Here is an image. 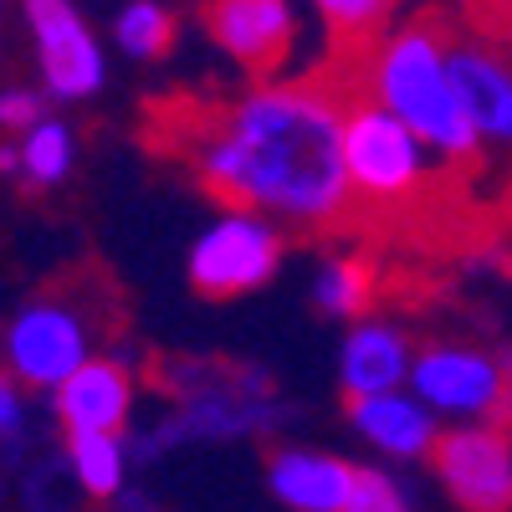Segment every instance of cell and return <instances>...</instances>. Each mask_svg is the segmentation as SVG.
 I'll list each match as a JSON object with an SVG mask.
<instances>
[{
  "label": "cell",
  "instance_id": "1",
  "mask_svg": "<svg viewBox=\"0 0 512 512\" xmlns=\"http://www.w3.org/2000/svg\"><path fill=\"white\" fill-rule=\"evenodd\" d=\"M149 144L190 164L195 185L231 216L272 210L297 231H354L338 123L323 77L256 88L241 103H149Z\"/></svg>",
  "mask_w": 512,
  "mask_h": 512
},
{
  "label": "cell",
  "instance_id": "2",
  "mask_svg": "<svg viewBox=\"0 0 512 512\" xmlns=\"http://www.w3.org/2000/svg\"><path fill=\"white\" fill-rule=\"evenodd\" d=\"M441 31L446 16L431 11L400 31H384L374 47L354 62V82L369 103H379L390 118L410 128V139L420 149H436L451 164H477L482 139L472 118L461 113L446 67H441Z\"/></svg>",
  "mask_w": 512,
  "mask_h": 512
},
{
  "label": "cell",
  "instance_id": "3",
  "mask_svg": "<svg viewBox=\"0 0 512 512\" xmlns=\"http://www.w3.org/2000/svg\"><path fill=\"white\" fill-rule=\"evenodd\" d=\"M338 103H344L338 144H344V180H349V200H354V231L400 226L425 200V149L410 139V128L400 118H390L364 93H349Z\"/></svg>",
  "mask_w": 512,
  "mask_h": 512
},
{
  "label": "cell",
  "instance_id": "4",
  "mask_svg": "<svg viewBox=\"0 0 512 512\" xmlns=\"http://www.w3.org/2000/svg\"><path fill=\"white\" fill-rule=\"evenodd\" d=\"M282 262V236L256 216H226L195 251H190V287L205 303H231V297L262 287Z\"/></svg>",
  "mask_w": 512,
  "mask_h": 512
},
{
  "label": "cell",
  "instance_id": "5",
  "mask_svg": "<svg viewBox=\"0 0 512 512\" xmlns=\"http://www.w3.org/2000/svg\"><path fill=\"white\" fill-rule=\"evenodd\" d=\"M441 67H446V82L461 103V113L472 118L477 139H507L512 128V77H507V62L497 47H487L482 31L472 26H451L441 31Z\"/></svg>",
  "mask_w": 512,
  "mask_h": 512
},
{
  "label": "cell",
  "instance_id": "6",
  "mask_svg": "<svg viewBox=\"0 0 512 512\" xmlns=\"http://www.w3.org/2000/svg\"><path fill=\"white\" fill-rule=\"evenodd\" d=\"M6 349H11V369L26 384H62L93 349L88 313L72 303V292L67 297H41V303H31L16 318Z\"/></svg>",
  "mask_w": 512,
  "mask_h": 512
},
{
  "label": "cell",
  "instance_id": "7",
  "mask_svg": "<svg viewBox=\"0 0 512 512\" xmlns=\"http://www.w3.org/2000/svg\"><path fill=\"white\" fill-rule=\"evenodd\" d=\"M431 466L441 472L446 492L466 512H507L512 507V456L502 425L482 431H436L431 441Z\"/></svg>",
  "mask_w": 512,
  "mask_h": 512
},
{
  "label": "cell",
  "instance_id": "8",
  "mask_svg": "<svg viewBox=\"0 0 512 512\" xmlns=\"http://www.w3.org/2000/svg\"><path fill=\"white\" fill-rule=\"evenodd\" d=\"M200 21L210 41L251 77H272L297 41V16L287 0H205Z\"/></svg>",
  "mask_w": 512,
  "mask_h": 512
},
{
  "label": "cell",
  "instance_id": "9",
  "mask_svg": "<svg viewBox=\"0 0 512 512\" xmlns=\"http://www.w3.org/2000/svg\"><path fill=\"white\" fill-rule=\"evenodd\" d=\"M21 11L31 21L47 88L57 98H88V93H98L103 88V52H98L93 31L82 26L72 0H21Z\"/></svg>",
  "mask_w": 512,
  "mask_h": 512
},
{
  "label": "cell",
  "instance_id": "10",
  "mask_svg": "<svg viewBox=\"0 0 512 512\" xmlns=\"http://www.w3.org/2000/svg\"><path fill=\"white\" fill-rule=\"evenodd\" d=\"M128 400H134V384L113 359H82L57 384V415L72 436H113L128 420Z\"/></svg>",
  "mask_w": 512,
  "mask_h": 512
},
{
  "label": "cell",
  "instance_id": "11",
  "mask_svg": "<svg viewBox=\"0 0 512 512\" xmlns=\"http://www.w3.org/2000/svg\"><path fill=\"white\" fill-rule=\"evenodd\" d=\"M415 390L441 410H487L502 405V369L487 354L431 349L415 364Z\"/></svg>",
  "mask_w": 512,
  "mask_h": 512
},
{
  "label": "cell",
  "instance_id": "12",
  "mask_svg": "<svg viewBox=\"0 0 512 512\" xmlns=\"http://www.w3.org/2000/svg\"><path fill=\"white\" fill-rule=\"evenodd\" d=\"M272 492L292 507V512H338L349 497L354 466L338 456H313V451H282L267 466Z\"/></svg>",
  "mask_w": 512,
  "mask_h": 512
},
{
  "label": "cell",
  "instance_id": "13",
  "mask_svg": "<svg viewBox=\"0 0 512 512\" xmlns=\"http://www.w3.org/2000/svg\"><path fill=\"white\" fill-rule=\"evenodd\" d=\"M349 420L374 446L400 451V456H420L436 441V425L425 420V410L395 395H349Z\"/></svg>",
  "mask_w": 512,
  "mask_h": 512
},
{
  "label": "cell",
  "instance_id": "14",
  "mask_svg": "<svg viewBox=\"0 0 512 512\" xmlns=\"http://www.w3.org/2000/svg\"><path fill=\"white\" fill-rule=\"evenodd\" d=\"M405 379V338L390 328H359L344 349V395H384Z\"/></svg>",
  "mask_w": 512,
  "mask_h": 512
},
{
  "label": "cell",
  "instance_id": "15",
  "mask_svg": "<svg viewBox=\"0 0 512 512\" xmlns=\"http://www.w3.org/2000/svg\"><path fill=\"white\" fill-rule=\"evenodd\" d=\"M323 11L328 31H333V47H338V62H359L374 41L390 26L400 0H313Z\"/></svg>",
  "mask_w": 512,
  "mask_h": 512
},
{
  "label": "cell",
  "instance_id": "16",
  "mask_svg": "<svg viewBox=\"0 0 512 512\" xmlns=\"http://www.w3.org/2000/svg\"><path fill=\"white\" fill-rule=\"evenodd\" d=\"M113 31H118V47L139 62H159L175 52V11L159 6V0H128Z\"/></svg>",
  "mask_w": 512,
  "mask_h": 512
},
{
  "label": "cell",
  "instance_id": "17",
  "mask_svg": "<svg viewBox=\"0 0 512 512\" xmlns=\"http://www.w3.org/2000/svg\"><path fill=\"white\" fill-rule=\"evenodd\" d=\"M16 164L26 169L31 185H57L72 164V134L62 123H31L26 144L16 149Z\"/></svg>",
  "mask_w": 512,
  "mask_h": 512
},
{
  "label": "cell",
  "instance_id": "18",
  "mask_svg": "<svg viewBox=\"0 0 512 512\" xmlns=\"http://www.w3.org/2000/svg\"><path fill=\"white\" fill-rule=\"evenodd\" d=\"M72 466H77L82 487H88V497L98 502H108L123 482V456L113 436H72Z\"/></svg>",
  "mask_w": 512,
  "mask_h": 512
},
{
  "label": "cell",
  "instance_id": "19",
  "mask_svg": "<svg viewBox=\"0 0 512 512\" xmlns=\"http://www.w3.org/2000/svg\"><path fill=\"white\" fill-rule=\"evenodd\" d=\"M369 292H374V267L359 262V256H344V262H333L318 282V303L328 313H364L369 308Z\"/></svg>",
  "mask_w": 512,
  "mask_h": 512
},
{
  "label": "cell",
  "instance_id": "20",
  "mask_svg": "<svg viewBox=\"0 0 512 512\" xmlns=\"http://www.w3.org/2000/svg\"><path fill=\"white\" fill-rule=\"evenodd\" d=\"M338 512H405L400 492L390 487V477L369 472V466H354V482H349V497Z\"/></svg>",
  "mask_w": 512,
  "mask_h": 512
},
{
  "label": "cell",
  "instance_id": "21",
  "mask_svg": "<svg viewBox=\"0 0 512 512\" xmlns=\"http://www.w3.org/2000/svg\"><path fill=\"white\" fill-rule=\"evenodd\" d=\"M0 123H6V128L41 123V98L36 93H0Z\"/></svg>",
  "mask_w": 512,
  "mask_h": 512
},
{
  "label": "cell",
  "instance_id": "22",
  "mask_svg": "<svg viewBox=\"0 0 512 512\" xmlns=\"http://www.w3.org/2000/svg\"><path fill=\"white\" fill-rule=\"evenodd\" d=\"M21 425V400L11 390V379H0V431H16Z\"/></svg>",
  "mask_w": 512,
  "mask_h": 512
},
{
  "label": "cell",
  "instance_id": "23",
  "mask_svg": "<svg viewBox=\"0 0 512 512\" xmlns=\"http://www.w3.org/2000/svg\"><path fill=\"white\" fill-rule=\"evenodd\" d=\"M0 169H16V149H0Z\"/></svg>",
  "mask_w": 512,
  "mask_h": 512
},
{
  "label": "cell",
  "instance_id": "24",
  "mask_svg": "<svg viewBox=\"0 0 512 512\" xmlns=\"http://www.w3.org/2000/svg\"><path fill=\"white\" fill-rule=\"evenodd\" d=\"M0 11H6V0H0Z\"/></svg>",
  "mask_w": 512,
  "mask_h": 512
}]
</instances>
